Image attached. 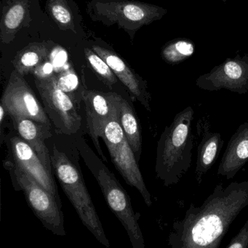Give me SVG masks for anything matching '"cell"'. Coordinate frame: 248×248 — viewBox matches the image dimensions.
<instances>
[{"instance_id": "cell-1", "label": "cell", "mask_w": 248, "mask_h": 248, "mask_svg": "<svg viewBox=\"0 0 248 248\" xmlns=\"http://www.w3.org/2000/svg\"><path fill=\"white\" fill-rule=\"evenodd\" d=\"M248 205V181L220 183L200 206L193 203L173 223L171 248H219L231 224Z\"/></svg>"}, {"instance_id": "cell-2", "label": "cell", "mask_w": 248, "mask_h": 248, "mask_svg": "<svg viewBox=\"0 0 248 248\" xmlns=\"http://www.w3.org/2000/svg\"><path fill=\"white\" fill-rule=\"evenodd\" d=\"M194 119L195 111L188 106L176 114L161 134L157 144L155 171L165 186L177 185L192 166Z\"/></svg>"}, {"instance_id": "cell-3", "label": "cell", "mask_w": 248, "mask_h": 248, "mask_svg": "<svg viewBox=\"0 0 248 248\" xmlns=\"http://www.w3.org/2000/svg\"><path fill=\"white\" fill-rule=\"evenodd\" d=\"M76 145L86 166L96 178L111 211L125 227L132 248H145L144 237L138 224L140 214L133 211L131 198L107 166L92 151L83 137Z\"/></svg>"}, {"instance_id": "cell-4", "label": "cell", "mask_w": 248, "mask_h": 248, "mask_svg": "<svg viewBox=\"0 0 248 248\" xmlns=\"http://www.w3.org/2000/svg\"><path fill=\"white\" fill-rule=\"evenodd\" d=\"M50 158L54 173L83 224L100 244L105 248H112L81 172L66 155L58 150L55 145Z\"/></svg>"}, {"instance_id": "cell-5", "label": "cell", "mask_w": 248, "mask_h": 248, "mask_svg": "<svg viewBox=\"0 0 248 248\" xmlns=\"http://www.w3.org/2000/svg\"><path fill=\"white\" fill-rule=\"evenodd\" d=\"M167 10L155 4L135 0H90L87 13L92 21L117 26L131 40L143 26L163 18Z\"/></svg>"}, {"instance_id": "cell-6", "label": "cell", "mask_w": 248, "mask_h": 248, "mask_svg": "<svg viewBox=\"0 0 248 248\" xmlns=\"http://www.w3.org/2000/svg\"><path fill=\"white\" fill-rule=\"evenodd\" d=\"M117 94V107L103 128L101 137L107 147L112 162L127 184L136 188L147 206L152 205L151 194L143 179L138 161L121 125Z\"/></svg>"}, {"instance_id": "cell-7", "label": "cell", "mask_w": 248, "mask_h": 248, "mask_svg": "<svg viewBox=\"0 0 248 248\" xmlns=\"http://www.w3.org/2000/svg\"><path fill=\"white\" fill-rule=\"evenodd\" d=\"M13 173L16 189L24 192L28 205L44 227L55 235L65 237L64 213L55 198L16 164Z\"/></svg>"}, {"instance_id": "cell-8", "label": "cell", "mask_w": 248, "mask_h": 248, "mask_svg": "<svg viewBox=\"0 0 248 248\" xmlns=\"http://www.w3.org/2000/svg\"><path fill=\"white\" fill-rule=\"evenodd\" d=\"M34 82L45 112L56 132L68 136L76 134L81 127V116L74 100L57 87L54 74L35 77Z\"/></svg>"}, {"instance_id": "cell-9", "label": "cell", "mask_w": 248, "mask_h": 248, "mask_svg": "<svg viewBox=\"0 0 248 248\" xmlns=\"http://www.w3.org/2000/svg\"><path fill=\"white\" fill-rule=\"evenodd\" d=\"M1 105L11 118H25L52 126V123L23 76L12 71L1 99Z\"/></svg>"}, {"instance_id": "cell-10", "label": "cell", "mask_w": 248, "mask_h": 248, "mask_svg": "<svg viewBox=\"0 0 248 248\" xmlns=\"http://www.w3.org/2000/svg\"><path fill=\"white\" fill-rule=\"evenodd\" d=\"M197 87L206 91L227 90L239 94L248 92V53L227 58L210 72L197 78Z\"/></svg>"}, {"instance_id": "cell-11", "label": "cell", "mask_w": 248, "mask_h": 248, "mask_svg": "<svg viewBox=\"0 0 248 248\" xmlns=\"http://www.w3.org/2000/svg\"><path fill=\"white\" fill-rule=\"evenodd\" d=\"M83 101L85 108L88 134L101 158L107 162L100 148L99 137L117 107V94L86 90L83 94Z\"/></svg>"}, {"instance_id": "cell-12", "label": "cell", "mask_w": 248, "mask_h": 248, "mask_svg": "<svg viewBox=\"0 0 248 248\" xmlns=\"http://www.w3.org/2000/svg\"><path fill=\"white\" fill-rule=\"evenodd\" d=\"M10 143L15 164L45 188L55 198L60 206L62 207L53 174L48 171L32 147L20 137H12Z\"/></svg>"}, {"instance_id": "cell-13", "label": "cell", "mask_w": 248, "mask_h": 248, "mask_svg": "<svg viewBox=\"0 0 248 248\" xmlns=\"http://www.w3.org/2000/svg\"><path fill=\"white\" fill-rule=\"evenodd\" d=\"M92 49L109 65L114 74L127 87L132 99L138 100L149 112L151 111V95L148 92L147 81L114 51L98 45H93Z\"/></svg>"}, {"instance_id": "cell-14", "label": "cell", "mask_w": 248, "mask_h": 248, "mask_svg": "<svg viewBox=\"0 0 248 248\" xmlns=\"http://www.w3.org/2000/svg\"><path fill=\"white\" fill-rule=\"evenodd\" d=\"M248 162V122L241 124L227 144L218 168V176L233 179Z\"/></svg>"}, {"instance_id": "cell-15", "label": "cell", "mask_w": 248, "mask_h": 248, "mask_svg": "<svg viewBox=\"0 0 248 248\" xmlns=\"http://www.w3.org/2000/svg\"><path fill=\"white\" fill-rule=\"evenodd\" d=\"M19 136L32 147L48 171L52 174L50 154L45 140L52 136L51 127L25 118H11Z\"/></svg>"}, {"instance_id": "cell-16", "label": "cell", "mask_w": 248, "mask_h": 248, "mask_svg": "<svg viewBox=\"0 0 248 248\" xmlns=\"http://www.w3.org/2000/svg\"><path fill=\"white\" fill-rule=\"evenodd\" d=\"M198 131L201 140L198 147L195 176L198 183L201 184L204 175L216 162L224 141L219 133L210 131L207 122L202 123L199 121L198 124Z\"/></svg>"}, {"instance_id": "cell-17", "label": "cell", "mask_w": 248, "mask_h": 248, "mask_svg": "<svg viewBox=\"0 0 248 248\" xmlns=\"http://www.w3.org/2000/svg\"><path fill=\"white\" fill-rule=\"evenodd\" d=\"M0 23L2 43L9 44L23 26L29 13V0H7L3 2Z\"/></svg>"}, {"instance_id": "cell-18", "label": "cell", "mask_w": 248, "mask_h": 248, "mask_svg": "<svg viewBox=\"0 0 248 248\" xmlns=\"http://www.w3.org/2000/svg\"><path fill=\"white\" fill-rule=\"evenodd\" d=\"M50 47L46 42L33 43L17 52L13 61L14 70L20 75L34 73L48 60Z\"/></svg>"}, {"instance_id": "cell-19", "label": "cell", "mask_w": 248, "mask_h": 248, "mask_svg": "<svg viewBox=\"0 0 248 248\" xmlns=\"http://www.w3.org/2000/svg\"><path fill=\"white\" fill-rule=\"evenodd\" d=\"M119 119L125 137L132 148L137 161H139L142 152V136L139 121L131 105L120 95L118 96Z\"/></svg>"}, {"instance_id": "cell-20", "label": "cell", "mask_w": 248, "mask_h": 248, "mask_svg": "<svg viewBox=\"0 0 248 248\" xmlns=\"http://www.w3.org/2000/svg\"><path fill=\"white\" fill-rule=\"evenodd\" d=\"M46 9L50 17L60 29L77 32L81 17L74 0H47Z\"/></svg>"}, {"instance_id": "cell-21", "label": "cell", "mask_w": 248, "mask_h": 248, "mask_svg": "<svg viewBox=\"0 0 248 248\" xmlns=\"http://www.w3.org/2000/svg\"><path fill=\"white\" fill-rule=\"evenodd\" d=\"M54 80L57 87L70 96L76 103L78 101L76 95L83 100V93L87 90L84 84V78L80 80L72 67L63 70L56 75H54Z\"/></svg>"}, {"instance_id": "cell-22", "label": "cell", "mask_w": 248, "mask_h": 248, "mask_svg": "<svg viewBox=\"0 0 248 248\" xmlns=\"http://www.w3.org/2000/svg\"><path fill=\"white\" fill-rule=\"evenodd\" d=\"M195 45L189 39H176L167 42L162 49L163 59L169 64H179L190 58Z\"/></svg>"}, {"instance_id": "cell-23", "label": "cell", "mask_w": 248, "mask_h": 248, "mask_svg": "<svg viewBox=\"0 0 248 248\" xmlns=\"http://www.w3.org/2000/svg\"><path fill=\"white\" fill-rule=\"evenodd\" d=\"M84 55L87 63L96 73L99 79L108 88L112 89L114 85L117 82V78L109 65L90 48L84 49Z\"/></svg>"}, {"instance_id": "cell-24", "label": "cell", "mask_w": 248, "mask_h": 248, "mask_svg": "<svg viewBox=\"0 0 248 248\" xmlns=\"http://www.w3.org/2000/svg\"><path fill=\"white\" fill-rule=\"evenodd\" d=\"M227 248H248V218Z\"/></svg>"}, {"instance_id": "cell-25", "label": "cell", "mask_w": 248, "mask_h": 248, "mask_svg": "<svg viewBox=\"0 0 248 248\" xmlns=\"http://www.w3.org/2000/svg\"><path fill=\"white\" fill-rule=\"evenodd\" d=\"M6 114H7V113L6 112L5 109L1 105H0V122H1V124H2L4 116H6Z\"/></svg>"}, {"instance_id": "cell-26", "label": "cell", "mask_w": 248, "mask_h": 248, "mask_svg": "<svg viewBox=\"0 0 248 248\" xmlns=\"http://www.w3.org/2000/svg\"><path fill=\"white\" fill-rule=\"evenodd\" d=\"M223 1H224V3L227 2V0H222Z\"/></svg>"}]
</instances>
